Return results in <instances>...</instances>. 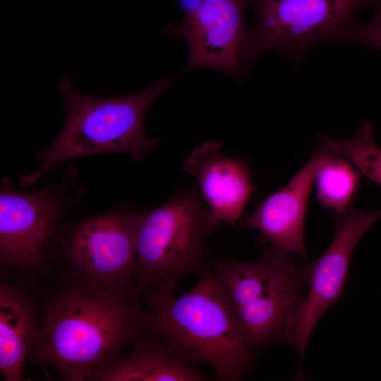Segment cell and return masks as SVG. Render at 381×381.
I'll list each match as a JSON object with an SVG mask.
<instances>
[{"label": "cell", "mask_w": 381, "mask_h": 381, "mask_svg": "<svg viewBox=\"0 0 381 381\" xmlns=\"http://www.w3.org/2000/svg\"><path fill=\"white\" fill-rule=\"evenodd\" d=\"M375 13L370 23L358 25L353 40H358L367 47L381 49V0L375 6Z\"/></svg>", "instance_id": "17"}, {"label": "cell", "mask_w": 381, "mask_h": 381, "mask_svg": "<svg viewBox=\"0 0 381 381\" xmlns=\"http://www.w3.org/2000/svg\"><path fill=\"white\" fill-rule=\"evenodd\" d=\"M3 268L0 280V372L6 381L23 380V368L40 334L44 297L37 286Z\"/></svg>", "instance_id": "13"}, {"label": "cell", "mask_w": 381, "mask_h": 381, "mask_svg": "<svg viewBox=\"0 0 381 381\" xmlns=\"http://www.w3.org/2000/svg\"><path fill=\"white\" fill-rule=\"evenodd\" d=\"M143 213L133 204L125 203L66 222L56 236L54 250L61 278L131 294Z\"/></svg>", "instance_id": "6"}, {"label": "cell", "mask_w": 381, "mask_h": 381, "mask_svg": "<svg viewBox=\"0 0 381 381\" xmlns=\"http://www.w3.org/2000/svg\"><path fill=\"white\" fill-rule=\"evenodd\" d=\"M73 174L33 191L14 189L8 177L1 179L0 262L15 278L37 286L47 277L56 236L79 195L68 194Z\"/></svg>", "instance_id": "7"}, {"label": "cell", "mask_w": 381, "mask_h": 381, "mask_svg": "<svg viewBox=\"0 0 381 381\" xmlns=\"http://www.w3.org/2000/svg\"><path fill=\"white\" fill-rule=\"evenodd\" d=\"M196 284L179 297L177 282L162 281L143 297L146 324L186 363L206 365L216 378L237 381L253 366L237 315L207 263Z\"/></svg>", "instance_id": "2"}, {"label": "cell", "mask_w": 381, "mask_h": 381, "mask_svg": "<svg viewBox=\"0 0 381 381\" xmlns=\"http://www.w3.org/2000/svg\"><path fill=\"white\" fill-rule=\"evenodd\" d=\"M319 150L316 147L302 169L283 188L268 195L245 217V226L260 231L262 241L285 253L307 259L305 248L306 212Z\"/></svg>", "instance_id": "12"}, {"label": "cell", "mask_w": 381, "mask_h": 381, "mask_svg": "<svg viewBox=\"0 0 381 381\" xmlns=\"http://www.w3.org/2000/svg\"><path fill=\"white\" fill-rule=\"evenodd\" d=\"M145 325V308L131 294L61 278L44 297L39 337L28 359L54 368L63 380L94 381L125 356Z\"/></svg>", "instance_id": "1"}, {"label": "cell", "mask_w": 381, "mask_h": 381, "mask_svg": "<svg viewBox=\"0 0 381 381\" xmlns=\"http://www.w3.org/2000/svg\"><path fill=\"white\" fill-rule=\"evenodd\" d=\"M247 0H202L197 11L171 28L189 49L190 68H207L236 75L248 65L244 10Z\"/></svg>", "instance_id": "10"}, {"label": "cell", "mask_w": 381, "mask_h": 381, "mask_svg": "<svg viewBox=\"0 0 381 381\" xmlns=\"http://www.w3.org/2000/svg\"><path fill=\"white\" fill-rule=\"evenodd\" d=\"M318 150L315 174L316 198L321 207L333 213L341 212L351 206L358 191L360 172L346 157Z\"/></svg>", "instance_id": "15"}, {"label": "cell", "mask_w": 381, "mask_h": 381, "mask_svg": "<svg viewBox=\"0 0 381 381\" xmlns=\"http://www.w3.org/2000/svg\"><path fill=\"white\" fill-rule=\"evenodd\" d=\"M129 354L94 381H207L209 377L181 358L147 325L131 339Z\"/></svg>", "instance_id": "14"}, {"label": "cell", "mask_w": 381, "mask_h": 381, "mask_svg": "<svg viewBox=\"0 0 381 381\" xmlns=\"http://www.w3.org/2000/svg\"><path fill=\"white\" fill-rule=\"evenodd\" d=\"M335 234L326 251L306 267L308 291L291 322L285 339L298 352L300 370L308 339L324 313L343 298L353 250L364 233L381 216V210L350 206L333 213Z\"/></svg>", "instance_id": "9"}, {"label": "cell", "mask_w": 381, "mask_h": 381, "mask_svg": "<svg viewBox=\"0 0 381 381\" xmlns=\"http://www.w3.org/2000/svg\"><path fill=\"white\" fill-rule=\"evenodd\" d=\"M218 140L204 142L191 151L183 170L197 181L213 224L236 226L255 186L247 162L226 156Z\"/></svg>", "instance_id": "11"}, {"label": "cell", "mask_w": 381, "mask_h": 381, "mask_svg": "<svg viewBox=\"0 0 381 381\" xmlns=\"http://www.w3.org/2000/svg\"><path fill=\"white\" fill-rule=\"evenodd\" d=\"M380 0H247L257 24L248 35V65L268 51L298 61L310 47L331 40H353L359 25L356 11Z\"/></svg>", "instance_id": "8"}, {"label": "cell", "mask_w": 381, "mask_h": 381, "mask_svg": "<svg viewBox=\"0 0 381 381\" xmlns=\"http://www.w3.org/2000/svg\"><path fill=\"white\" fill-rule=\"evenodd\" d=\"M318 149L346 157L361 174L381 187V148L375 143L373 124L366 121L356 135L347 140H334L320 135Z\"/></svg>", "instance_id": "16"}, {"label": "cell", "mask_w": 381, "mask_h": 381, "mask_svg": "<svg viewBox=\"0 0 381 381\" xmlns=\"http://www.w3.org/2000/svg\"><path fill=\"white\" fill-rule=\"evenodd\" d=\"M199 187L178 192L164 204L143 210L137 238L135 284L131 295H144L162 281L200 273L208 263L206 241L217 227L211 221Z\"/></svg>", "instance_id": "5"}, {"label": "cell", "mask_w": 381, "mask_h": 381, "mask_svg": "<svg viewBox=\"0 0 381 381\" xmlns=\"http://www.w3.org/2000/svg\"><path fill=\"white\" fill-rule=\"evenodd\" d=\"M210 264L253 355L285 338L305 297L306 267L294 265L287 253L272 247L255 261L225 255L214 257Z\"/></svg>", "instance_id": "4"}, {"label": "cell", "mask_w": 381, "mask_h": 381, "mask_svg": "<svg viewBox=\"0 0 381 381\" xmlns=\"http://www.w3.org/2000/svg\"><path fill=\"white\" fill-rule=\"evenodd\" d=\"M174 80L166 78L129 95L95 98L76 92L64 74L58 84L66 109L64 125L53 143L37 152L40 165L21 179V186L32 185L52 168L74 158L111 152L135 161L145 158L160 143L145 133L146 112Z\"/></svg>", "instance_id": "3"}]
</instances>
